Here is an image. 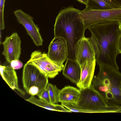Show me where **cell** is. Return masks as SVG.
<instances>
[{"mask_svg": "<svg viewBox=\"0 0 121 121\" xmlns=\"http://www.w3.org/2000/svg\"><path fill=\"white\" fill-rule=\"evenodd\" d=\"M48 78L34 65L26 63L24 65L22 82L24 89L31 95H39L48 84Z\"/></svg>", "mask_w": 121, "mask_h": 121, "instance_id": "cell-5", "label": "cell"}, {"mask_svg": "<svg viewBox=\"0 0 121 121\" xmlns=\"http://www.w3.org/2000/svg\"><path fill=\"white\" fill-rule=\"evenodd\" d=\"M48 86V84L43 91L40 95L38 96V97L40 99L48 102L51 103Z\"/></svg>", "mask_w": 121, "mask_h": 121, "instance_id": "cell-20", "label": "cell"}, {"mask_svg": "<svg viewBox=\"0 0 121 121\" xmlns=\"http://www.w3.org/2000/svg\"><path fill=\"white\" fill-rule=\"evenodd\" d=\"M88 29L91 34L89 38L97 64L106 65L119 70L116 58L119 54L118 43L121 33V22L100 23Z\"/></svg>", "mask_w": 121, "mask_h": 121, "instance_id": "cell-1", "label": "cell"}, {"mask_svg": "<svg viewBox=\"0 0 121 121\" xmlns=\"http://www.w3.org/2000/svg\"><path fill=\"white\" fill-rule=\"evenodd\" d=\"M96 60L87 59L81 65V73L80 80L76 85L79 89L89 87L91 83L96 65Z\"/></svg>", "mask_w": 121, "mask_h": 121, "instance_id": "cell-12", "label": "cell"}, {"mask_svg": "<svg viewBox=\"0 0 121 121\" xmlns=\"http://www.w3.org/2000/svg\"><path fill=\"white\" fill-rule=\"evenodd\" d=\"M0 73L3 80L11 89L17 90L23 95L25 94L24 92L19 88L16 73L10 65H0Z\"/></svg>", "mask_w": 121, "mask_h": 121, "instance_id": "cell-13", "label": "cell"}, {"mask_svg": "<svg viewBox=\"0 0 121 121\" xmlns=\"http://www.w3.org/2000/svg\"><path fill=\"white\" fill-rule=\"evenodd\" d=\"M14 13L18 22L24 26L36 46H42L43 41L39 28L33 21V18L21 9L16 10Z\"/></svg>", "mask_w": 121, "mask_h": 121, "instance_id": "cell-9", "label": "cell"}, {"mask_svg": "<svg viewBox=\"0 0 121 121\" xmlns=\"http://www.w3.org/2000/svg\"><path fill=\"white\" fill-rule=\"evenodd\" d=\"M86 7L95 10H103L119 8L109 0H87Z\"/></svg>", "mask_w": 121, "mask_h": 121, "instance_id": "cell-17", "label": "cell"}, {"mask_svg": "<svg viewBox=\"0 0 121 121\" xmlns=\"http://www.w3.org/2000/svg\"><path fill=\"white\" fill-rule=\"evenodd\" d=\"M10 65L14 69H18L22 67L23 64L19 60H15L11 61L10 63Z\"/></svg>", "mask_w": 121, "mask_h": 121, "instance_id": "cell-21", "label": "cell"}, {"mask_svg": "<svg viewBox=\"0 0 121 121\" xmlns=\"http://www.w3.org/2000/svg\"><path fill=\"white\" fill-rule=\"evenodd\" d=\"M5 0H0V29L4 30L5 27L4 19V10Z\"/></svg>", "mask_w": 121, "mask_h": 121, "instance_id": "cell-19", "label": "cell"}, {"mask_svg": "<svg viewBox=\"0 0 121 121\" xmlns=\"http://www.w3.org/2000/svg\"><path fill=\"white\" fill-rule=\"evenodd\" d=\"M47 55L49 58L57 65L64 66L63 63L67 59L69 55L65 40L61 37H54L49 45Z\"/></svg>", "mask_w": 121, "mask_h": 121, "instance_id": "cell-8", "label": "cell"}, {"mask_svg": "<svg viewBox=\"0 0 121 121\" xmlns=\"http://www.w3.org/2000/svg\"><path fill=\"white\" fill-rule=\"evenodd\" d=\"M81 15L86 29L99 23L113 22H121V8L103 10H91L86 7Z\"/></svg>", "mask_w": 121, "mask_h": 121, "instance_id": "cell-6", "label": "cell"}, {"mask_svg": "<svg viewBox=\"0 0 121 121\" xmlns=\"http://www.w3.org/2000/svg\"><path fill=\"white\" fill-rule=\"evenodd\" d=\"M80 3L85 4L86 5L87 0H77Z\"/></svg>", "mask_w": 121, "mask_h": 121, "instance_id": "cell-24", "label": "cell"}, {"mask_svg": "<svg viewBox=\"0 0 121 121\" xmlns=\"http://www.w3.org/2000/svg\"><path fill=\"white\" fill-rule=\"evenodd\" d=\"M75 56L80 65L86 60L95 59V53L89 38L84 36L78 41L75 46Z\"/></svg>", "mask_w": 121, "mask_h": 121, "instance_id": "cell-11", "label": "cell"}, {"mask_svg": "<svg viewBox=\"0 0 121 121\" xmlns=\"http://www.w3.org/2000/svg\"><path fill=\"white\" fill-rule=\"evenodd\" d=\"M25 100L33 104L48 110L60 112H71L70 110L65 108L61 104L49 103L40 99H38L34 96L31 95L30 98Z\"/></svg>", "mask_w": 121, "mask_h": 121, "instance_id": "cell-16", "label": "cell"}, {"mask_svg": "<svg viewBox=\"0 0 121 121\" xmlns=\"http://www.w3.org/2000/svg\"><path fill=\"white\" fill-rule=\"evenodd\" d=\"M81 73L80 65L76 60H66L62 72L65 77L77 85L80 80Z\"/></svg>", "mask_w": 121, "mask_h": 121, "instance_id": "cell-14", "label": "cell"}, {"mask_svg": "<svg viewBox=\"0 0 121 121\" xmlns=\"http://www.w3.org/2000/svg\"><path fill=\"white\" fill-rule=\"evenodd\" d=\"M1 43L4 47L2 54L7 62L10 63L13 60H19L21 54V41L17 33L7 37Z\"/></svg>", "mask_w": 121, "mask_h": 121, "instance_id": "cell-10", "label": "cell"}, {"mask_svg": "<svg viewBox=\"0 0 121 121\" xmlns=\"http://www.w3.org/2000/svg\"><path fill=\"white\" fill-rule=\"evenodd\" d=\"M99 71L94 76L91 84L94 89L101 94L109 106H117L111 93L113 87L121 86V73L106 65H98Z\"/></svg>", "mask_w": 121, "mask_h": 121, "instance_id": "cell-3", "label": "cell"}, {"mask_svg": "<svg viewBox=\"0 0 121 121\" xmlns=\"http://www.w3.org/2000/svg\"><path fill=\"white\" fill-rule=\"evenodd\" d=\"M27 63L34 65L51 78L55 77L64 66L58 65L49 58L47 54L37 50L31 53L30 58Z\"/></svg>", "mask_w": 121, "mask_h": 121, "instance_id": "cell-7", "label": "cell"}, {"mask_svg": "<svg viewBox=\"0 0 121 121\" xmlns=\"http://www.w3.org/2000/svg\"><path fill=\"white\" fill-rule=\"evenodd\" d=\"M80 94L76 104H72L79 112L121 113V106L109 105L91 84L88 87L79 89Z\"/></svg>", "mask_w": 121, "mask_h": 121, "instance_id": "cell-4", "label": "cell"}, {"mask_svg": "<svg viewBox=\"0 0 121 121\" xmlns=\"http://www.w3.org/2000/svg\"><path fill=\"white\" fill-rule=\"evenodd\" d=\"M48 87L51 103L56 104L59 102V95L60 90L55 85L50 83H48Z\"/></svg>", "mask_w": 121, "mask_h": 121, "instance_id": "cell-18", "label": "cell"}, {"mask_svg": "<svg viewBox=\"0 0 121 121\" xmlns=\"http://www.w3.org/2000/svg\"><path fill=\"white\" fill-rule=\"evenodd\" d=\"M81 11L70 7L61 10L54 25V37L66 40L69 55L67 59L75 60V48L78 41L84 36L86 29L81 14Z\"/></svg>", "mask_w": 121, "mask_h": 121, "instance_id": "cell-2", "label": "cell"}, {"mask_svg": "<svg viewBox=\"0 0 121 121\" xmlns=\"http://www.w3.org/2000/svg\"><path fill=\"white\" fill-rule=\"evenodd\" d=\"M79 89L68 86L60 90L59 95V102L76 104L80 96Z\"/></svg>", "mask_w": 121, "mask_h": 121, "instance_id": "cell-15", "label": "cell"}, {"mask_svg": "<svg viewBox=\"0 0 121 121\" xmlns=\"http://www.w3.org/2000/svg\"><path fill=\"white\" fill-rule=\"evenodd\" d=\"M119 8H121V0H109Z\"/></svg>", "mask_w": 121, "mask_h": 121, "instance_id": "cell-22", "label": "cell"}, {"mask_svg": "<svg viewBox=\"0 0 121 121\" xmlns=\"http://www.w3.org/2000/svg\"><path fill=\"white\" fill-rule=\"evenodd\" d=\"M118 48L119 54H121V33L118 40Z\"/></svg>", "mask_w": 121, "mask_h": 121, "instance_id": "cell-23", "label": "cell"}]
</instances>
